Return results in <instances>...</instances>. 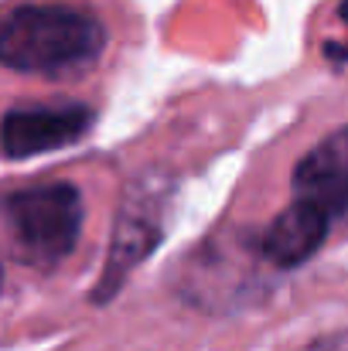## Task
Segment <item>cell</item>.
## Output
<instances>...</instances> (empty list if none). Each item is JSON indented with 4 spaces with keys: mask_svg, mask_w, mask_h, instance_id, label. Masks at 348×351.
Here are the masks:
<instances>
[{
    "mask_svg": "<svg viewBox=\"0 0 348 351\" xmlns=\"http://www.w3.org/2000/svg\"><path fill=\"white\" fill-rule=\"evenodd\" d=\"M106 48L96 14L69 0H17L0 10V65L34 75H72Z\"/></svg>",
    "mask_w": 348,
    "mask_h": 351,
    "instance_id": "1",
    "label": "cell"
},
{
    "mask_svg": "<svg viewBox=\"0 0 348 351\" xmlns=\"http://www.w3.org/2000/svg\"><path fill=\"white\" fill-rule=\"evenodd\" d=\"M3 219L17 259L27 266H55L79 242L82 198L65 181L24 188L3 202Z\"/></svg>",
    "mask_w": 348,
    "mask_h": 351,
    "instance_id": "2",
    "label": "cell"
},
{
    "mask_svg": "<svg viewBox=\"0 0 348 351\" xmlns=\"http://www.w3.org/2000/svg\"><path fill=\"white\" fill-rule=\"evenodd\" d=\"M93 123V110L79 103H38L17 106L0 123V147L7 157H34L69 147Z\"/></svg>",
    "mask_w": 348,
    "mask_h": 351,
    "instance_id": "3",
    "label": "cell"
},
{
    "mask_svg": "<svg viewBox=\"0 0 348 351\" xmlns=\"http://www.w3.org/2000/svg\"><path fill=\"white\" fill-rule=\"evenodd\" d=\"M294 195L321 208L332 222L348 219V130L332 133L297 164Z\"/></svg>",
    "mask_w": 348,
    "mask_h": 351,
    "instance_id": "4",
    "label": "cell"
},
{
    "mask_svg": "<svg viewBox=\"0 0 348 351\" xmlns=\"http://www.w3.org/2000/svg\"><path fill=\"white\" fill-rule=\"evenodd\" d=\"M328 226H332V219L321 208H314V205H308V202L297 198L266 229V235H263V256L270 263L283 266V269L287 266H297V263H304L308 256L318 252V245L328 235Z\"/></svg>",
    "mask_w": 348,
    "mask_h": 351,
    "instance_id": "5",
    "label": "cell"
},
{
    "mask_svg": "<svg viewBox=\"0 0 348 351\" xmlns=\"http://www.w3.org/2000/svg\"><path fill=\"white\" fill-rule=\"evenodd\" d=\"M335 17H338V24L345 27V38H338V41H328V45H325V51H328V58H335V62H345V58H348V0H338V7H335Z\"/></svg>",
    "mask_w": 348,
    "mask_h": 351,
    "instance_id": "6",
    "label": "cell"
},
{
    "mask_svg": "<svg viewBox=\"0 0 348 351\" xmlns=\"http://www.w3.org/2000/svg\"><path fill=\"white\" fill-rule=\"evenodd\" d=\"M304 351H348V331H338V335H328L321 341H314L311 348Z\"/></svg>",
    "mask_w": 348,
    "mask_h": 351,
    "instance_id": "7",
    "label": "cell"
}]
</instances>
